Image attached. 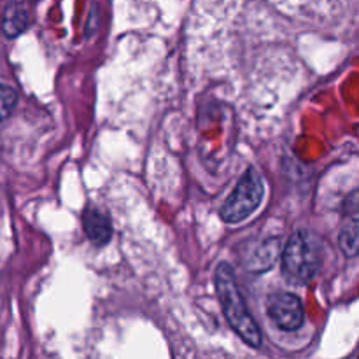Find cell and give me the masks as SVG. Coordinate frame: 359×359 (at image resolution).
I'll return each instance as SVG.
<instances>
[{
    "mask_svg": "<svg viewBox=\"0 0 359 359\" xmlns=\"http://www.w3.org/2000/svg\"><path fill=\"white\" fill-rule=\"evenodd\" d=\"M216 287L228 325L248 346H262V332H259L258 325L245 307L244 298H242L237 283H235L233 270L228 263H221L217 266Z\"/></svg>",
    "mask_w": 359,
    "mask_h": 359,
    "instance_id": "cell-1",
    "label": "cell"
},
{
    "mask_svg": "<svg viewBox=\"0 0 359 359\" xmlns=\"http://www.w3.org/2000/svg\"><path fill=\"white\" fill-rule=\"evenodd\" d=\"M269 316L277 328L294 332L304 325V305L291 293H277L269 300Z\"/></svg>",
    "mask_w": 359,
    "mask_h": 359,
    "instance_id": "cell-4",
    "label": "cell"
},
{
    "mask_svg": "<svg viewBox=\"0 0 359 359\" xmlns=\"http://www.w3.org/2000/svg\"><path fill=\"white\" fill-rule=\"evenodd\" d=\"M83 228L86 237L95 245H104L111 241L112 224L105 212H102L97 207H88L83 214Z\"/></svg>",
    "mask_w": 359,
    "mask_h": 359,
    "instance_id": "cell-5",
    "label": "cell"
},
{
    "mask_svg": "<svg viewBox=\"0 0 359 359\" xmlns=\"http://www.w3.org/2000/svg\"><path fill=\"white\" fill-rule=\"evenodd\" d=\"M339 245L344 255L349 258L359 255V219H351L344 224L339 237Z\"/></svg>",
    "mask_w": 359,
    "mask_h": 359,
    "instance_id": "cell-8",
    "label": "cell"
},
{
    "mask_svg": "<svg viewBox=\"0 0 359 359\" xmlns=\"http://www.w3.org/2000/svg\"><path fill=\"white\" fill-rule=\"evenodd\" d=\"M28 27V13L25 9V6L21 4L13 2L6 7V13H4V34L7 37H18L20 34H23Z\"/></svg>",
    "mask_w": 359,
    "mask_h": 359,
    "instance_id": "cell-7",
    "label": "cell"
},
{
    "mask_svg": "<svg viewBox=\"0 0 359 359\" xmlns=\"http://www.w3.org/2000/svg\"><path fill=\"white\" fill-rule=\"evenodd\" d=\"M346 212H359V189L346 200Z\"/></svg>",
    "mask_w": 359,
    "mask_h": 359,
    "instance_id": "cell-10",
    "label": "cell"
},
{
    "mask_svg": "<svg viewBox=\"0 0 359 359\" xmlns=\"http://www.w3.org/2000/svg\"><path fill=\"white\" fill-rule=\"evenodd\" d=\"M263 193L265 188H263L262 175L255 168H248L233 193L224 200L219 212L221 217L226 223H241L258 209L263 200Z\"/></svg>",
    "mask_w": 359,
    "mask_h": 359,
    "instance_id": "cell-3",
    "label": "cell"
},
{
    "mask_svg": "<svg viewBox=\"0 0 359 359\" xmlns=\"http://www.w3.org/2000/svg\"><path fill=\"white\" fill-rule=\"evenodd\" d=\"M280 252V241L279 238H269V241L263 242L258 249L255 251L251 258V270L252 272H263V270H269L276 265L277 258H279Z\"/></svg>",
    "mask_w": 359,
    "mask_h": 359,
    "instance_id": "cell-6",
    "label": "cell"
},
{
    "mask_svg": "<svg viewBox=\"0 0 359 359\" xmlns=\"http://www.w3.org/2000/svg\"><path fill=\"white\" fill-rule=\"evenodd\" d=\"M321 256L316 242L305 231H298L286 244L283 252V270L291 283L307 284L318 276Z\"/></svg>",
    "mask_w": 359,
    "mask_h": 359,
    "instance_id": "cell-2",
    "label": "cell"
},
{
    "mask_svg": "<svg viewBox=\"0 0 359 359\" xmlns=\"http://www.w3.org/2000/svg\"><path fill=\"white\" fill-rule=\"evenodd\" d=\"M18 102V93L7 84L0 83V123L9 118L11 112L14 111Z\"/></svg>",
    "mask_w": 359,
    "mask_h": 359,
    "instance_id": "cell-9",
    "label": "cell"
}]
</instances>
